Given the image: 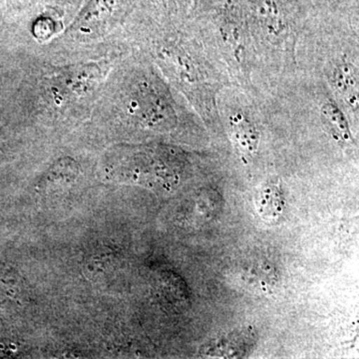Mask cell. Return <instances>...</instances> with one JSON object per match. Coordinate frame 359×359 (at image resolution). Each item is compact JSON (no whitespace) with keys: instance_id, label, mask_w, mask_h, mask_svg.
I'll return each mask as SVG.
<instances>
[{"instance_id":"6da1fadb","label":"cell","mask_w":359,"mask_h":359,"mask_svg":"<svg viewBox=\"0 0 359 359\" xmlns=\"http://www.w3.org/2000/svg\"><path fill=\"white\" fill-rule=\"evenodd\" d=\"M254 341L252 332H238L229 335L226 339H221L211 346H208L204 351L205 356L210 358H242L247 349L252 346Z\"/></svg>"},{"instance_id":"7a4b0ae2","label":"cell","mask_w":359,"mask_h":359,"mask_svg":"<svg viewBox=\"0 0 359 359\" xmlns=\"http://www.w3.org/2000/svg\"><path fill=\"white\" fill-rule=\"evenodd\" d=\"M257 212L262 218L273 221L282 215L285 201L280 191L276 186H268L259 193L257 202Z\"/></svg>"},{"instance_id":"3957f363","label":"cell","mask_w":359,"mask_h":359,"mask_svg":"<svg viewBox=\"0 0 359 359\" xmlns=\"http://www.w3.org/2000/svg\"><path fill=\"white\" fill-rule=\"evenodd\" d=\"M334 83L341 95L353 107L358 106V78L349 65H341L334 71Z\"/></svg>"},{"instance_id":"277c9868","label":"cell","mask_w":359,"mask_h":359,"mask_svg":"<svg viewBox=\"0 0 359 359\" xmlns=\"http://www.w3.org/2000/svg\"><path fill=\"white\" fill-rule=\"evenodd\" d=\"M235 138L243 152L252 154L259 144V135L252 124L242 116H233L231 121Z\"/></svg>"},{"instance_id":"5b68a950","label":"cell","mask_w":359,"mask_h":359,"mask_svg":"<svg viewBox=\"0 0 359 359\" xmlns=\"http://www.w3.org/2000/svg\"><path fill=\"white\" fill-rule=\"evenodd\" d=\"M321 113H323V118L327 121L332 133L337 135L342 140H351L348 123H347L341 111L337 108L334 102L325 103L323 109H321Z\"/></svg>"}]
</instances>
